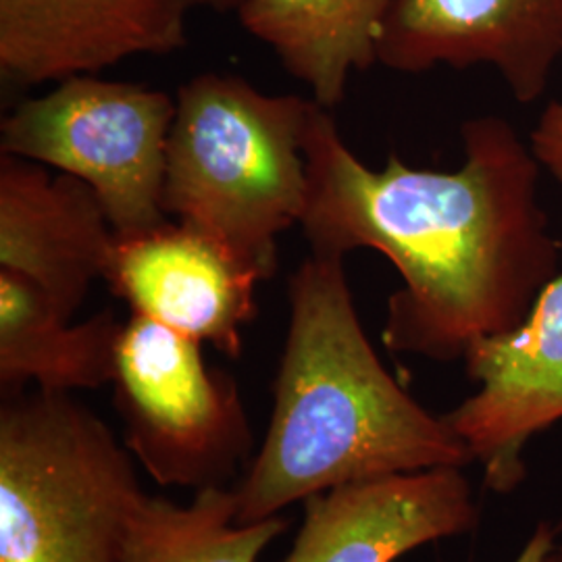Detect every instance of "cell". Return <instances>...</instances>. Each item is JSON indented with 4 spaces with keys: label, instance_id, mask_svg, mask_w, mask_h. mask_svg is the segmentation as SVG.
Here are the masks:
<instances>
[{
    "label": "cell",
    "instance_id": "6",
    "mask_svg": "<svg viewBox=\"0 0 562 562\" xmlns=\"http://www.w3.org/2000/svg\"><path fill=\"white\" fill-rule=\"evenodd\" d=\"M176 99L130 81L76 76L2 121L0 150L88 183L115 234L169 222L162 209Z\"/></svg>",
    "mask_w": 562,
    "mask_h": 562
},
{
    "label": "cell",
    "instance_id": "19",
    "mask_svg": "<svg viewBox=\"0 0 562 562\" xmlns=\"http://www.w3.org/2000/svg\"><path fill=\"white\" fill-rule=\"evenodd\" d=\"M546 562H562V550L561 552H554V550H552L550 557L546 559Z\"/></svg>",
    "mask_w": 562,
    "mask_h": 562
},
{
    "label": "cell",
    "instance_id": "12",
    "mask_svg": "<svg viewBox=\"0 0 562 562\" xmlns=\"http://www.w3.org/2000/svg\"><path fill=\"white\" fill-rule=\"evenodd\" d=\"M117 244L94 190L41 162L0 155V269L38 285L71 319Z\"/></svg>",
    "mask_w": 562,
    "mask_h": 562
},
{
    "label": "cell",
    "instance_id": "8",
    "mask_svg": "<svg viewBox=\"0 0 562 562\" xmlns=\"http://www.w3.org/2000/svg\"><path fill=\"white\" fill-rule=\"evenodd\" d=\"M561 55L562 0H396L378 42L398 74L494 67L519 102L542 97Z\"/></svg>",
    "mask_w": 562,
    "mask_h": 562
},
{
    "label": "cell",
    "instance_id": "17",
    "mask_svg": "<svg viewBox=\"0 0 562 562\" xmlns=\"http://www.w3.org/2000/svg\"><path fill=\"white\" fill-rule=\"evenodd\" d=\"M554 536L557 531L548 522L538 525V529L531 533V538L522 546L519 557L513 562H546L550 552L554 550Z\"/></svg>",
    "mask_w": 562,
    "mask_h": 562
},
{
    "label": "cell",
    "instance_id": "2",
    "mask_svg": "<svg viewBox=\"0 0 562 562\" xmlns=\"http://www.w3.org/2000/svg\"><path fill=\"white\" fill-rule=\"evenodd\" d=\"M344 259L311 252L288 281L271 419L234 487L240 525L348 483L475 462L443 415H431L385 369Z\"/></svg>",
    "mask_w": 562,
    "mask_h": 562
},
{
    "label": "cell",
    "instance_id": "13",
    "mask_svg": "<svg viewBox=\"0 0 562 562\" xmlns=\"http://www.w3.org/2000/svg\"><path fill=\"white\" fill-rule=\"evenodd\" d=\"M121 329L113 311L71 325L38 285L0 269L2 394L27 383L67 394L113 383Z\"/></svg>",
    "mask_w": 562,
    "mask_h": 562
},
{
    "label": "cell",
    "instance_id": "15",
    "mask_svg": "<svg viewBox=\"0 0 562 562\" xmlns=\"http://www.w3.org/2000/svg\"><path fill=\"white\" fill-rule=\"evenodd\" d=\"M234 490L204 487L190 504L142 494L134 504L121 562H259L267 546L288 529L283 515L236 521Z\"/></svg>",
    "mask_w": 562,
    "mask_h": 562
},
{
    "label": "cell",
    "instance_id": "18",
    "mask_svg": "<svg viewBox=\"0 0 562 562\" xmlns=\"http://www.w3.org/2000/svg\"><path fill=\"white\" fill-rule=\"evenodd\" d=\"M246 0H199V7H206V9H213L217 13H232L240 9Z\"/></svg>",
    "mask_w": 562,
    "mask_h": 562
},
{
    "label": "cell",
    "instance_id": "10",
    "mask_svg": "<svg viewBox=\"0 0 562 562\" xmlns=\"http://www.w3.org/2000/svg\"><path fill=\"white\" fill-rule=\"evenodd\" d=\"M199 0H0V71L41 86L188 44Z\"/></svg>",
    "mask_w": 562,
    "mask_h": 562
},
{
    "label": "cell",
    "instance_id": "1",
    "mask_svg": "<svg viewBox=\"0 0 562 562\" xmlns=\"http://www.w3.org/2000/svg\"><path fill=\"white\" fill-rule=\"evenodd\" d=\"M454 171L417 169L390 153L371 169L315 102L304 134L311 252L383 255L401 273L383 346L429 361L464 359L473 341L519 327L561 271L562 244L538 201L542 167L513 123L485 115L461 127Z\"/></svg>",
    "mask_w": 562,
    "mask_h": 562
},
{
    "label": "cell",
    "instance_id": "4",
    "mask_svg": "<svg viewBox=\"0 0 562 562\" xmlns=\"http://www.w3.org/2000/svg\"><path fill=\"white\" fill-rule=\"evenodd\" d=\"M142 487L134 457L67 392L0 408V562H121Z\"/></svg>",
    "mask_w": 562,
    "mask_h": 562
},
{
    "label": "cell",
    "instance_id": "9",
    "mask_svg": "<svg viewBox=\"0 0 562 562\" xmlns=\"http://www.w3.org/2000/svg\"><path fill=\"white\" fill-rule=\"evenodd\" d=\"M104 281L132 313L238 359L244 329L257 317L262 280L209 234L167 222L136 236H117Z\"/></svg>",
    "mask_w": 562,
    "mask_h": 562
},
{
    "label": "cell",
    "instance_id": "3",
    "mask_svg": "<svg viewBox=\"0 0 562 562\" xmlns=\"http://www.w3.org/2000/svg\"><path fill=\"white\" fill-rule=\"evenodd\" d=\"M313 106V99L265 94L232 74L186 81L167 144V217L209 234L261 280L273 278L278 240L306 209Z\"/></svg>",
    "mask_w": 562,
    "mask_h": 562
},
{
    "label": "cell",
    "instance_id": "11",
    "mask_svg": "<svg viewBox=\"0 0 562 562\" xmlns=\"http://www.w3.org/2000/svg\"><path fill=\"white\" fill-rule=\"evenodd\" d=\"M480 519L462 469L348 483L304 501V519L280 562H396L462 536Z\"/></svg>",
    "mask_w": 562,
    "mask_h": 562
},
{
    "label": "cell",
    "instance_id": "5",
    "mask_svg": "<svg viewBox=\"0 0 562 562\" xmlns=\"http://www.w3.org/2000/svg\"><path fill=\"white\" fill-rule=\"evenodd\" d=\"M113 387L125 448L162 487H225L252 461L240 387L206 364L201 341L132 313Z\"/></svg>",
    "mask_w": 562,
    "mask_h": 562
},
{
    "label": "cell",
    "instance_id": "7",
    "mask_svg": "<svg viewBox=\"0 0 562 562\" xmlns=\"http://www.w3.org/2000/svg\"><path fill=\"white\" fill-rule=\"evenodd\" d=\"M462 361L480 390L443 419L482 464L485 485L510 494L527 475V442L562 419V271L519 327L473 341Z\"/></svg>",
    "mask_w": 562,
    "mask_h": 562
},
{
    "label": "cell",
    "instance_id": "14",
    "mask_svg": "<svg viewBox=\"0 0 562 562\" xmlns=\"http://www.w3.org/2000/svg\"><path fill=\"white\" fill-rule=\"evenodd\" d=\"M396 0H246L241 27L331 111L355 71L378 63L383 23Z\"/></svg>",
    "mask_w": 562,
    "mask_h": 562
},
{
    "label": "cell",
    "instance_id": "16",
    "mask_svg": "<svg viewBox=\"0 0 562 562\" xmlns=\"http://www.w3.org/2000/svg\"><path fill=\"white\" fill-rule=\"evenodd\" d=\"M529 146L552 180L562 188V99L550 102L529 134Z\"/></svg>",
    "mask_w": 562,
    "mask_h": 562
}]
</instances>
